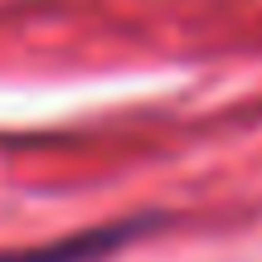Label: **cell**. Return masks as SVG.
I'll return each instance as SVG.
<instances>
[{"mask_svg":"<svg viewBox=\"0 0 262 262\" xmlns=\"http://www.w3.org/2000/svg\"><path fill=\"white\" fill-rule=\"evenodd\" d=\"M150 224L156 219H122V224L68 233V238H49V243H34V248H5L0 262H97V257L117 253L122 243H131V238H141Z\"/></svg>","mask_w":262,"mask_h":262,"instance_id":"1","label":"cell"}]
</instances>
